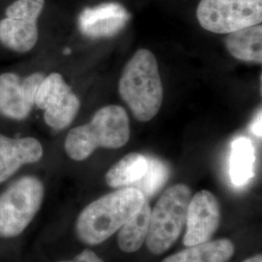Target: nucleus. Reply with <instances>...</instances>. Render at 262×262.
Masks as SVG:
<instances>
[{"instance_id":"20","label":"nucleus","mask_w":262,"mask_h":262,"mask_svg":"<svg viewBox=\"0 0 262 262\" xmlns=\"http://www.w3.org/2000/svg\"><path fill=\"white\" fill-rule=\"evenodd\" d=\"M261 110H259L258 114L256 115L254 121L252 123L251 126V130L253 132V134L257 137H261Z\"/></svg>"},{"instance_id":"19","label":"nucleus","mask_w":262,"mask_h":262,"mask_svg":"<svg viewBox=\"0 0 262 262\" xmlns=\"http://www.w3.org/2000/svg\"><path fill=\"white\" fill-rule=\"evenodd\" d=\"M59 262H104L96 253L91 250H84L81 253H79L71 260Z\"/></svg>"},{"instance_id":"4","label":"nucleus","mask_w":262,"mask_h":262,"mask_svg":"<svg viewBox=\"0 0 262 262\" xmlns=\"http://www.w3.org/2000/svg\"><path fill=\"white\" fill-rule=\"evenodd\" d=\"M191 190L185 184L168 187L150 211L146 245L154 254L168 251L180 237L186 225L187 207Z\"/></svg>"},{"instance_id":"17","label":"nucleus","mask_w":262,"mask_h":262,"mask_svg":"<svg viewBox=\"0 0 262 262\" xmlns=\"http://www.w3.org/2000/svg\"><path fill=\"white\" fill-rule=\"evenodd\" d=\"M255 155L252 141L239 137L233 141L229 163V174L236 187L245 186L253 177Z\"/></svg>"},{"instance_id":"16","label":"nucleus","mask_w":262,"mask_h":262,"mask_svg":"<svg viewBox=\"0 0 262 262\" xmlns=\"http://www.w3.org/2000/svg\"><path fill=\"white\" fill-rule=\"evenodd\" d=\"M150 204L148 199L144 202L138 212L122 225L119 232L118 244L124 253L137 252L146 241L150 217Z\"/></svg>"},{"instance_id":"12","label":"nucleus","mask_w":262,"mask_h":262,"mask_svg":"<svg viewBox=\"0 0 262 262\" xmlns=\"http://www.w3.org/2000/svg\"><path fill=\"white\" fill-rule=\"evenodd\" d=\"M42 157V145L35 138L12 139L0 134V183L8 180L23 165L37 162Z\"/></svg>"},{"instance_id":"8","label":"nucleus","mask_w":262,"mask_h":262,"mask_svg":"<svg viewBox=\"0 0 262 262\" xmlns=\"http://www.w3.org/2000/svg\"><path fill=\"white\" fill-rule=\"evenodd\" d=\"M35 105L44 110V120L52 128H66L75 119L80 100L59 73L44 78L35 96Z\"/></svg>"},{"instance_id":"9","label":"nucleus","mask_w":262,"mask_h":262,"mask_svg":"<svg viewBox=\"0 0 262 262\" xmlns=\"http://www.w3.org/2000/svg\"><path fill=\"white\" fill-rule=\"evenodd\" d=\"M42 73H34L24 80L14 73L0 75V114L12 120H25L35 105Z\"/></svg>"},{"instance_id":"7","label":"nucleus","mask_w":262,"mask_h":262,"mask_svg":"<svg viewBox=\"0 0 262 262\" xmlns=\"http://www.w3.org/2000/svg\"><path fill=\"white\" fill-rule=\"evenodd\" d=\"M45 0H17L0 21V41L10 50L26 53L36 45L37 20Z\"/></svg>"},{"instance_id":"6","label":"nucleus","mask_w":262,"mask_h":262,"mask_svg":"<svg viewBox=\"0 0 262 262\" xmlns=\"http://www.w3.org/2000/svg\"><path fill=\"white\" fill-rule=\"evenodd\" d=\"M196 16L204 29L228 34L261 24L262 0H201Z\"/></svg>"},{"instance_id":"15","label":"nucleus","mask_w":262,"mask_h":262,"mask_svg":"<svg viewBox=\"0 0 262 262\" xmlns=\"http://www.w3.org/2000/svg\"><path fill=\"white\" fill-rule=\"evenodd\" d=\"M147 168L146 157L138 152H130L108 170L105 181L114 188L130 187L145 175Z\"/></svg>"},{"instance_id":"22","label":"nucleus","mask_w":262,"mask_h":262,"mask_svg":"<svg viewBox=\"0 0 262 262\" xmlns=\"http://www.w3.org/2000/svg\"><path fill=\"white\" fill-rule=\"evenodd\" d=\"M69 53H70V50L66 49V51H64V54H69Z\"/></svg>"},{"instance_id":"13","label":"nucleus","mask_w":262,"mask_h":262,"mask_svg":"<svg viewBox=\"0 0 262 262\" xmlns=\"http://www.w3.org/2000/svg\"><path fill=\"white\" fill-rule=\"evenodd\" d=\"M225 46L231 56L247 62H262V27L241 28L227 34Z\"/></svg>"},{"instance_id":"10","label":"nucleus","mask_w":262,"mask_h":262,"mask_svg":"<svg viewBox=\"0 0 262 262\" xmlns=\"http://www.w3.org/2000/svg\"><path fill=\"white\" fill-rule=\"evenodd\" d=\"M221 222V209L217 199L209 190H200L191 197L187 207L184 236L186 247L209 241L217 230Z\"/></svg>"},{"instance_id":"21","label":"nucleus","mask_w":262,"mask_h":262,"mask_svg":"<svg viewBox=\"0 0 262 262\" xmlns=\"http://www.w3.org/2000/svg\"><path fill=\"white\" fill-rule=\"evenodd\" d=\"M243 262H262V256L260 254H257V255H254L253 257H250V258L244 260Z\"/></svg>"},{"instance_id":"18","label":"nucleus","mask_w":262,"mask_h":262,"mask_svg":"<svg viewBox=\"0 0 262 262\" xmlns=\"http://www.w3.org/2000/svg\"><path fill=\"white\" fill-rule=\"evenodd\" d=\"M147 160L148 168L145 175L130 186L141 191L146 199L154 196L164 186L169 177L168 167L163 161L151 157L147 158Z\"/></svg>"},{"instance_id":"14","label":"nucleus","mask_w":262,"mask_h":262,"mask_svg":"<svg viewBox=\"0 0 262 262\" xmlns=\"http://www.w3.org/2000/svg\"><path fill=\"white\" fill-rule=\"evenodd\" d=\"M234 252V245L230 240L220 239L189 246L162 262H228Z\"/></svg>"},{"instance_id":"3","label":"nucleus","mask_w":262,"mask_h":262,"mask_svg":"<svg viewBox=\"0 0 262 262\" xmlns=\"http://www.w3.org/2000/svg\"><path fill=\"white\" fill-rule=\"evenodd\" d=\"M129 136L126 111L121 106L108 105L95 113L91 122L69 131L64 147L69 158L82 161L98 148H122Z\"/></svg>"},{"instance_id":"11","label":"nucleus","mask_w":262,"mask_h":262,"mask_svg":"<svg viewBox=\"0 0 262 262\" xmlns=\"http://www.w3.org/2000/svg\"><path fill=\"white\" fill-rule=\"evenodd\" d=\"M129 14L119 3H103L84 9L79 17V28L93 39L115 36L125 27Z\"/></svg>"},{"instance_id":"1","label":"nucleus","mask_w":262,"mask_h":262,"mask_svg":"<svg viewBox=\"0 0 262 262\" xmlns=\"http://www.w3.org/2000/svg\"><path fill=\"white\" fill-rule=\"evenodd\" d=\"M146 201L134 187H122L98 198L84 208L78 216L76 232L88 245H99L121 229Z\"/></svg>"},{"instance_id":"5","label":"nucleus","mask_w":262,"mask_h":262,"mask_svg":"<svg viewBox=\"0 0 262 262\" xmlns=\"http://www.w3.org/2000/svg\"><path fill=\"white\" fill-rule=\"evenodd\" d=\"M44 186L35 177L27 176L11 185L0 195V237L20 234L40 210Z\"/></svg>"},{"instance_id":"2","label":"nucleus","mask_w":262,"mask_h":262,"mask_svg":"<svg viewBox=\"0 0 262 262\" xmlns=\"http://www.w3.org/2000/svg\"><path fill=\"white\" fill-rule=\"evenodd\" d=\"M119 93L132 115L140 122H149L163 102V85L155 55L147 49L138 50L124 66Z\"/></svg>"}]
</instances>
